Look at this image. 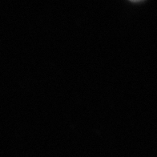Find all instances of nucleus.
<instances>
[{
    "label": "nucleus",
    "mask_w": 157,
    "mask_h": 157,
    "mask_svg": "<svg viewBox=\"0 0 157 157\" xmlns=\"http://www.w3.org/2000/svg\"><path fill=\"white\" fill-rule=\"evenodd\" d=\"M131 1H132V2H139V1H141V0H131Z\"/></svg>",
    "instance_id": "nucleus-1"
}]
</instances>
